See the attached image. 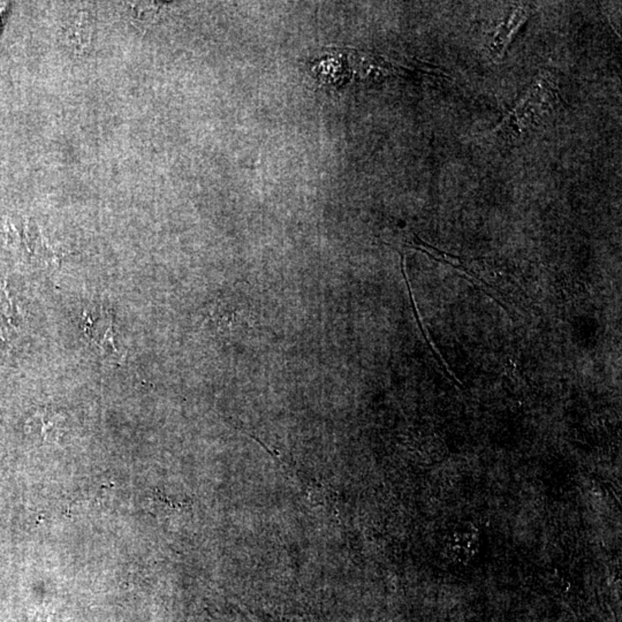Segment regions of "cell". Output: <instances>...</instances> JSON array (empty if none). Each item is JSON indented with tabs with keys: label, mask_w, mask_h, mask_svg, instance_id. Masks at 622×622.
Instances as JSON below:
<instances>
[{
	"label": "cell",
	"mask_w": 622,
	"mask_h": 622,
	"mask_svg": "<svg viewBox=\"0 0 622 622\" xmlns=\"http://www.w3.org/2000/svg\"><path fill=\"white\" fill-rule=\"evenodd\" d=\"M528 16H529V7H520L511 16L508 22H506L507 25L501 27V31L498 33L497 36L494 38L493 46H492V49H493L496 55H501L503 50L505 49V46H506V40H508V37L512 35L513 31H515L518 26L521 25L522 21H525Z\"/></svg>",
	"instance_id": "1"
}]
</instances>
